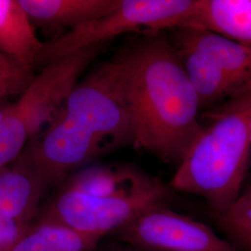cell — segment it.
I'll return each mask as SVG.
<instances>
[{"label":"cell","mask_w":251,"mask_h":251,"mask_svg":"<svg viewBox=\"0 0 251 251\" xmlns=\"http://www.w3.org/2000/svg\"><path fill=\"white\" fill-rule=\"evenodd\" d=\"M176 49L183 69L198 96L201 109L213 106L221 100H229L245 94L222 69L205 55L192 50Z\"/></svg>","instance_id":"obj_14"},{"label":"cell","mask_w":251,"mask_h":251,"mask_svg":"<svg viewBox=\"0 0 251 251\" xmlns=\"http://www.w3.org/2000/svg\"><path fill=\"white\" fill-rule=\"evenodd\" d=\"M176 48L205 55L239 87L242 93L251 91V49L213 32L177 29Z\"/></svg>","instance_id":"obj_9"},{"label":"cell","mask_w":251,"mask_h":251,"mask_svg":"<svg viewBox=\"0 0 251 251\" xmlns=\"http://www.w3.org/2000/svg\"><path fill=\"white\" fill-rule=\"evenodd\" d=\"M9 249H4V248H0V251H8Z\"/></svg>","instance_id":"obj_22"},{"label":"cell","mask_w":251,"mask_h":251,"mask_svg":"<svg viewBox=\"0 0 251 251\" xmlns=\"http://www.w3.org/2000/svg\"><path fill=\"white\" fill-rule=\"evenodd\" d=\"M36 75L8 56L0 52V101L21 96Z\"/></svg>","instance_id":"obj_17"},{"label":"cell","mask_w":251,"mask_h":251,"mask_svg":"<svg viewBox=\"0 0 251 251\" xmlns=\"http://www.w3.org/2000/svg\"><path fill=\"white\" fill-rule=\"evenodd\" d=\"M218 230L241 251H251V191L243 190L236 202L222 214H213Z\"/></svg>","instance_id":"obj_16"},{"label":"cell","mask_w":251,"mask_h":251,"mask_svg":"<svg viewBox=\"0 0 251 251\" xmlns=\"http://www.w3.org/2000/svg\"><path fill=\"white\" fill-rule=\"evenodd\" d=\"M33 24L78 26L117 9L120 0H18Z\"/></svg>","instance_id":"obj_13"},{"label":"cell","mask_w":251,"mask_h":251,"mask_svg":"<svg viewBox=\"0 0 251 251\" xmlns=\"http://www.w3.org/2000/svg\"><path fill=\"white\" fill-rule=\"evenodd\" d=\"M43 46L18 0H0V52L34 71Z\"/></svg>","instance_id":"obj_12"},{"label":"cell","mask_w":251,"mask_h":251,"mask_svg":"<svg viewBox=\"0 0 251 251\" xmlns=\"http://www.w3.org/2000/svg\"><path fill=\"white\" fill-rule=\"evenodd\" d=\"M159 181L131 165H93L79 170L63 187L92 197H115L144 191Z\"/></svg>","instance_id":"obj_10"},{"label":"cell","mask_w":251,"mask_h":251,"mask_svg":"<svg viewBox=\"0 0 251 251\" xmlns=\"http://www.w3.org/2000/svg\"><path fill=\"white\" fill-rule=\"evenodd\" d=\"M98 70L130 117L135 148L179 165L204 125L175 46L152 34Z\"/></svg>","instance_id":"obj_1"},{"label":"cell","mask_w":251,"mask_h":251,"mask_svg":"<svg viewBox=\"0 0 251 251\" xmlns=\"http://www.w3.org/2000/svg\"><path fill=\"white\" fill-rule=\"evenodd\" d=\"M196 0H120L106 15L71 29L67 34L44 42L39 65L90 46L105 44L116 36L140 31L151 34L166 29L184 28Z\"/></svg>","instance_id":"obj_3"},{"label":"cell","mask_w":251,"mask_h":251,"mask_svg":"<svg viewBox=\"0 0 251 251\" xmlns=\"http://www.w3.org/2000/svg\"><path fill=\"white\" fill-rule=\"evenodd\" d=\"M62 110L76 125L101 141L108 151L133 145L130 117L98 69L75 86Z\"/></svg>","instance_id":"obj_6"},{"label":"cell","mask_w":251,"mask_h":251,"mask_svg":"<svg viewBox=\"0 0 251 251\" xmlns=\"http://www.w3.org/2000/svg\"><path fill=\"white\" fill-rule=\"evenodd\" d=\"M30 226L0 217V248L10 249L26 233Z\"/></svg>","instance_id":"obj_18"},{"label":"cell","mask_w":251,"mask_h":251,"mask_svg":"<svg viewBox=\"0 0 251 251\" xmlns=\"http://www.w3.org/2000/svg\"><path fill=\"white\" fill-rule=\"evenodd\" d=\"M94 251H144L139 248H135L129 245H126L123 243L118 242L116 240H113L111 238H108L105 241L103 239L100 242L98 247Z\"/></svg>","instance_id":"obj_19"},{"label":"cell","mask_w":251,"mask_h":251,"mask_svg":"<svg viewBox=\"0 0 251 251\" xmlns=\"http://www.w3.org/2000/svg\"><path fill=\"white\" fill-rule=\"evenodd\" d=\"M184 28L207 30L251 49V0H196Z\"/></svg>","instance_id":"obj_11"},{"label":"cell","mask_w":251,"mask_h":251,"mask_svg":"<svg viewBox=\"0 0 251 251\" xmlns=\"http://www.w3.org/2000/svg\"><path fill=\"white\" fill-rule=\"evenodd\" d=\"M106 238L148 251H241L210 226L167 205L144 211Z\"/></svg>","instance_id":"obj_5"},{"label":"cell","mask_w":251,"mask_h":251,"mask_svg":"<svg viewBox=\"0 0 251 251\" xmlns=\"http://www.w3.org/2000/svg\"><path fill=\"white\" fill-rule=\"evenodd\" d=\"M207 118L171 187L204 198L213 214H222L242 194L251 170V91L226 100Z\"/></svg>","instance_id":"obj_2"},{"label":"cell","mask_w":251,"mask_h":251,"mask_svg":"<svg viewBox=\"0 0 251 251\" xmlns=\"http://www.w3.org/2000/svg\"><path fill=\"white\" fill-rule=\"evenodd\" d=\"M243 190H250V191H251V170L249 171L248 177H247L246 181H245V185H244Z\"/></svg>","instance_id":"obj_20"},{"label":"cell","mask_w":251,"mask_h":251,"mask_svg":"<svg viewBox=\"0 0 251 251\" xmlns=\"http://www.w3.org/2000/svg\"><path fill=\"white\" fill-rule=\"evenodd\" d=\"M170 198L171 188L161 180L144 191L115 197H92L62 187L40 207L35 220L58 223L103 239L144 211L167 205Z\"/></svg>","instance_id":"obj_4"},{"label":"cell","mask_w":251,"mask_h":251,"mask_svg":"<svg viewBox=\"0 0 251 251\" xmlns=\"http://www.w3.org/2000/svg\"><path fill=\"white\" fill-rule=\"evenodd\" d=\"M9 105H7L5 103H3L2 101H0V120L2 119V117H4L7 109L9 107Z\"/></svg>","instance_id":"obj_21"},{"label":"cell","mask_w":251,"mask_h":251,"mask_svg":"<svg viewBox=\"0 0 251 251\" xmlns=\"http://www.w3.org/2000/svg\"><path fill=\"white\" fill-rule=\"evenodd\" d=\"M24 152L53 187L73 171L108 152L98 138L76 125L63 113L62 107L41 138L29 142Z\"/></svg>","instance_id":"obj_7"},{"label":"cell","mask_w":251,"mask_h":251,"mask_svg":"<svg viewBox=\"0 0 251 251\" xmlns=\"http://www.w3.org/2000/svg\"><path fill=\"white\" fill-rule=\"evenodd\" d=\"M50 186L23 152L0 170V217L32 225Z\"/></svg>","instance_id":"obj_8"},{"label":"cell","mask_w":251,"mask_h":251,"mask_svg":"<svg viewBox=\"0 0 251 251\" xmlns=\"http://www.w3.org/2000/svg\"><path fill=\"white\" fill-rule=\"evenodd\" d=\"M101 240L58 223L34 220L26 233L8 251H94Z\"/></svg>","instance_id":"obj_15"}]
</instances>
